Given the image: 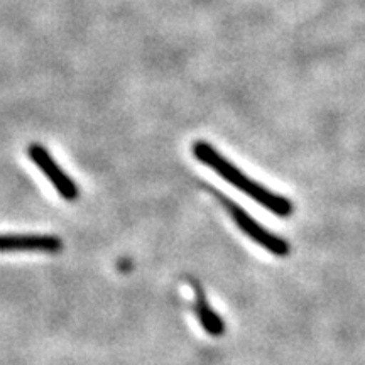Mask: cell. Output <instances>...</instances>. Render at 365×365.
<instances>
[{
    "label": "cell",
    "mask_w": 365,
    "mask_h": 365,
    "mask_svg": "<svg viewBox=\"0 0 365 365\" xmlns=\"http://www.w3.org/2000/svg\"><path fill=\"white\" fill-rule=\"evenodd\" d=\"M193 154L198 161H202L205 164V166L212 168L213 171L218 173V175L223 178V180L230 182V185H234L235 188H239L242 193L249 195L250 198L255 200L259 205H262L264 208L271 210L272 213H276V215L279 217H289L291 213H293V203H291L289 200L272 193V191L266 190L264 186L259 185V182L250 180V178L245 176L240 170H237L230 161H227L222 154H218L210 144L202 143V140L196 143L193 145Z\"/></svg>",
    "instance_id": "6da1fadb"
},
{
    "label": "cell",
    "mask_w": 365,
    "mask_h": 365,
    "mask_svg": "<svg viewBox=\"0 0 365 365\" xmlns=\"http://www.w3.org/2000/svg\"><path fill=\"white\" fill-rule=\"evenodd\" d=\"M61 240L51 235H0V250H43L56 252Z\"/></svg>",
    "instance_id": "277c9868"
},
{
    "label": "cell",
    "mask_w": 365,
    "mask_h": 365,
    "mask_svg": "<svg viewBox=\"0 0 365 365\" xmlns=\"http://www.w3.org/2000/svg\"><path fill=\"white\" fill-rule=\"evenodd\" d=\"M195 291H196V317H198L200 323H202V327L207 330L210 335H222L223 333V322L222 318L218 317V314L213 312L212 307L208 304L207 298H205V293L203 289L200 286H195Z\"/></svg>",
    "instance_id": "5b68a950"
},
{
    "label": "cell",
    "mask_w": 365,
    "mask_h": 365,
    "mask_svg": "<svg viewBox=\"0 0 365 365\" xmlns=\"http://www.w3.org/2000/svg\"><path fill=\"white\" fill-rule=\"evenodd\" d=\"M29 156L33 159L36 166L39 168L41 171L48 176V180L53 182L54 188L58 190V193L66 200H75L78 196V188L73 182L70 178L65 175V171L58 166L56 161L49 156V153L46 150L43 145L33 144L29 148Z\"/></svg>",
    "instance_id": "3957f363"
},
{
    "label": "cell",
    "mask_w": 365,
    "mask_h": 365,
    "mask_svg": "<svg viewBox=\"0 0 365 365\" xmlns=\"http://www.w3.org/2000/svg\"><path fill=\"white\" fill-rule=\"evenodd\" d=\"M223 205L228 210L232 218L237 225L240 227V230L244 232L245 235H249L254 242H257L261 247H264L269 252L277 255V257H284V255L289 254V244L286 240H282L281 237L271 234V232L266 230L261 223H257L252 217L245 212L244 208H240L239 205L234 202H228V200H223Z\"/></svg>",
    "instance_id": "7a4b0ae2"
}]
</instances>
